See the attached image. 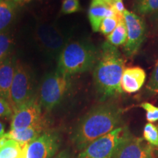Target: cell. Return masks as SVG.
Returning a JSON list of instances; mask_svg holds the SVG:
<instances>
[{
	"label": "cell",
	"mask_w": 158,
	"mask_h": 158,
	"mask_svg": "<svg viewBox=\"0 0 158 158\" xmlns=\"http://www.w3.org/2000/svg\"><path fill=\"white\" fill-rule=\"evenodd\" d=\"M122 109L117 105L106 102L89 110L75 127L71 141L79 151L94 140L118 127L122 121Z\"/></svg>",
	"instance_id": "cell-1"
},
{
	"label": "cell",
	"mask_w": 158,
	"mask_h": 158,
	"mask_svg": "<svg viewBox=\"0 0 158 158\" xmlns=\"http://www.w3.org/2000/svg\"><path fill=\"white\" fill-rule=\"evenodd\" d=\"M99 51L93 80L99 100L104 102L122 92L120 83L125 60L118 48L108 41L102 43Z\"/></svg>",
	"instance_id": "cell-2"
},
{
	"label": "cell",
	"mask_w": 158,
	"mask_h": 158,
	"mask_svg": "<svg viewBox=\"0 0 158 158\" xmlns=\"http://www.w3.org/2000/svg\"><path fill=\"white\" fill-rule=\"evenodd\" d=\"M99 52L100 51L88 41L69 42L59 55L56 71L71 76L90 70L98 61Z\"/></svg>",
	"instance_id": "cell-3"
},
{
	"label": "cell",
	"mask_w": 158,
	"mask_h": 158,
	"mask_svg": "<svg viewBox=\"0 0 158 158\" xmlns=\"http://www.w3.org/2000/svg\"><path fill=\"white\" fill-rule=\"evenodd\" d=\"M132 136L127 127L120 126L90 143L77 158H113L118 148Z\"/></svg>",
	"instance_id": "cell-4"
},
{
	"label": "cell",
	"mask_w": 158,
	"mask_h": 158,
	"mask_svg": "<svg viewBox=\"0 0 158 158\" xmlns=\"http://www.w3.org/2000/svg\"><path fill=\"white\" fill-rule=\"evenodd\" d=\"M72 87L71 76L56 72L47 75L40 89V103L45 110H53L62 102Z\"/></svg>",
	"instance_id": "cell-5"
},
{
	"label": "cell",
	"mask_w": 158,
	"mask_h": 158,
	"mask_svg": "<svg viewBox=\"0 0 158 158\" xmlns=\"http://www.w3.org/2000/svg\"><path fill=\"white\" fill-rule=\"evenodd\" d=\"M35 40L41 51L51 57L59 56L69 43L66 34L52 23H40L35 31Z\"/></svg>",
	"instance_id": "cell-6"
},
{
	"label": "cell",
	"mask_w": 158,
	"mask_h": 158,
	"mask_svg": "<svg viewBox=\"0 0 158 158\" xmlns=\"http://www.w3.org/2000/svg\"><path fill=\"white\" fill-rule=\"evenodd\" d=\"M34 96L32 79L29 69L16 61L8 102L13 112Z\"/></svg>",
	"instance_id": "cell-7"
},
{
	"label": "cell",
	"mask_w": 158,
	"mask_h": 158,
	"mask_svg": "<svg viewBox=\"0 0 158 158\" xmlns=\"http://www.w3.org/2000/svg\"><path fill=\"white\" fill-rule=\"evenodd\" d=\"M127 28V40L124 45V53L128 57L137 54L147 36V25L143 18L125 10L123 13Z\"/></svg>",
	"instance_id": "cell-8"
},
{
	"label": "cell",
	"mask_w": 158,
	"mask_h": 158,
	"mask_svg": "<svg viewBox=\"0 0 158 158\" xmlns=\"http://www.w3.org/2000/svg\"><path fill=\"white\" fill-rule=\"evenodd\" d=\"M62 143V138L58 131L48 130L39 137L26 144L25 158H52Z\"/></svg>",
	"instance_id": "cell-9"
},
{
	"label": "cell",
	"mask_w": 158,
	"mask_h": 158,
	"mask_svg": "<svg viewBox=\"0 0 158 158\" xmlns=\"http://www.w3.org/2000/svg\"><path fill=\"white\" fill-rule=\"evenodd\" d=\"M42 107L37 97L33 96L13 112L10 130H24L38 121L42 116Z\"/></svg>",
	"instance_id": "cell-10"
},
{
	"label": "cell",
	"mask_w": 158,
	"mask_h": 158,
	"mask_svg": "<svg viewBox=\"0 0 158 158\" xmlns=\"http://www.w3.org/2000/svg\"><path fill=\"white\" fill-rule=\"evenodd\" d=\"M155 150L143 138L132 136L118 148L113 158H155Z\"/></svg>",
	"instance_id": "cell-11"
},
{
	"label": "cell",
	"mask_w": 158,
	"mask_h": 158,
	"mask_svg": "<svg viewBox=\"0 0 158 158\" xmlns=\"http://www.w3.org/2000/svg\"><path fill=\"white\" fill-rule=\"evenodd\" d=\"M48 118L45 116H42L38 121L26 129L19 130V131L10 130L8 133H5V135L10 139L14 140L21 145H25L48 130Z\"/></svg>",
	"instance_id": "cell-12"
},
{
	"label": "cell",
	"mask_w": 158,
	"mask_h": 158,
	"mask_svg": "<svg viewBox=\"0 0 158 158\" xmlns=\"http://www.w3.org/2000/svg\"><path fill=\"white\" fill-rule=\"evenodd\" d=\"M147 79V73L141 67L134 66L124 68L122 73L120 87L122 92L133 94L143 87Z\"/></svg>",
	"instance_id": "cell-13"
},
{
	"label": "cell",
	"mask_w": 158,
	"mask_h": 158,
	"mask_svg": "<svg viewBox=\"0 0 158 158\" xmlns=\"http://www.w3.org/2000/svg\"><path fill=\"white\" fill-rule=\"evenodd\" d=\"M115 15V13L108 4L92 0L88 10V19L92 31L94 32L98 31L102 20Z\"/></svg>",
	"instance_id": "cell-14"
},
{
	"label": "cell",
	"mask_w": 158,
	"mask_h": 158,
	"mask_svg": "<svg viewBox=\"0 0 158 158\" xmlns=\"http://www.w3.org/2000/svg\"><path fill=\"white\" fill-rule=\"evenodd\" d=\"M15 63L16 61L13 57H7L0 64V97L7 100H9Z\"/></svg>",
	"instance_id": "cell-15"
},
{
	"label": "cell",
	"mask_w": 158,
	"mask_h": 158,
	"mask_svg": "<svg viewBox=\"0 0 158 158\" xmlns=\"http://www.w3.org/2000/svg\"><path fill=\"white\" fill-rule=\"evenodd\" d=\"M15 5L10 0L0 2V32L12 22L15 16Z\"/></svg>",
	"instance_id": "cell-16"
},
{
	"label": "cell",
	"mask_w": 158,
	"mask_h": 158,
	"mask_svg": "<svg viewBox=\"0 0 158 158\" xmlns=\"http://www.w3.org/2000/svg\"><path fill=\"white\" fill-rule=\"evenodd\" d=\"M127 40V28L124 19L121 20L115 29L107 36V41L117 48L125 44Z\"/></svg>",
	"instance_id": "cell-17"
},
{
	"label": "cell",
	"mask_w": 158,
	"mask_h": 158,
	"mask_svg": "<svg viewBox=\"0 0 158 158\" xmlns=\"http://www.w3.org/2000/svg\"><path fill=\"white\" fill-rule=\"evenodd\" d=\"M24 146L14 140L9 139L0 148V158H20L23 153Z\"/></svg>",
	"instance_id": "cell-18"
},
{
	"label": "cell",
	"mask_w": 158,
	"mask_h": 158,
	"mask_svg": "<svg viewBox=\"0 0 158 158\" xmlns=\"http://www.w3.org/2000/svg\"><path fill=\"white\" fill-rule=\"evenodd\" d=\"M138 15H149L158 12V0H142L133 7Z\"/></svg>",
	"instance_id": "cell-19"
},
{
	"label": "cell",
	"mask_w": 158,
	"mask_h": 158,
	"mask_svg": "<svg viewBox=\"0 0 158 158\" xmlns=\"http://www.w3.org/2000/svg\"><path fill=\"white\" fill-rule=\"evenodd\" d=\"M124 19L123 15H118L116 14L114 16L107 17L102 20V21L100 23L99 31L102 35L107 37L108 35L113 31L117 25L119 23V21Z\"/></svg>",
	"instance_id": "cell-20"
},
{
	"label": "cell",
	"mask_w": 158,
	"mask_h": 158,
	"mask_svg": "<svg viewBox=\"0 0 158 158\" xmlns=\"http://www.w3.org/2000/svg\"><path fill=\"white\" fill-rule=\"evenodd\" d=\"M143 139L154 147H158V126L153 123L145 124L143 131Z\"/></svg>",
	"instance_id": "cell-21"
},
{
	"label": "cell",
	"mask_w": 158,
	"mask_h": 158,
	"mask_svg": "<svg viewBox=\"0 0 158 158\" xmlns=\"http://www.w3.org/2000/svg\"><path fill=\"white\" fill-rule=\"evenodd\" d=\"M12 40L8 34L0 32V64L7 58L11 47Z\"/></svg>",
	"instance_id": "cell-22"
},
{
	"label": "cell",
	"mask_w": 158,
	"mask_h": 158,
	"mask_svg": "<svg viewBox=\"0 0 158 158\" xmlns=\"http://www.w3.org/2000/svg\"><path fill=\"white\" fill-rule=\"evenodd\" d=\"M82 10L80 0H62L61 13L62 14H71Z\"/></svg>",
	"instance_id": "cell-23"
},
{
	"label": "cell",
	"mask_w": 158,
	"mask_h": 158,
	"mask_svg": "<svg viewBox=\"0 0 158 158\" xmlns=\"http://www.w3.org/2000/svg\"><path fill=\"white\" fill-rule=\"evenodd\" d=\"M141 107L146 111V118L149 123L158 121V107L148 102L141 103Z\"/></svg>",
	"instance_id": "cell-24"
},
{
	"label": "cell",
	"mask_w": 158,
	"mask_h": 158,
	"mask_svg": "<svg viewBox=\"0 0 158 158\" xmlns=\"http://www.w3.org/2000/svg\"><path fill=\"white\" fill-rule=\"evenodd\" d=\"M147 88L149 92L158 93V60L147 83Z\"/></svg>",
	"instance_id": "cell-25"
},
{
	"label": "cell",
	"mask_w": 158,
	"mask_h": 158,
	"mask_svg": "<svg viewBox=\"0 0 158 158\" xmlns=\"http://www.w3.org/2000/svg\"><path fill=\"white\" fill-rule=\"evenodd\" d=\"M13 110L8 100L0 97V117L9 118L13 116Z\"/></svg>",
	"instance_id": "cell-26"
},
{
	"label": "cell",
	"mask_w": 158,
	"mask_h": 158,
	"mask_svg": "<svg viewBox=\"0 0 158 158\" xmlns=\"http://www.w3.org/2000/svg\"><path fill=\"white\" fill-rule=\"evenodd\" d=\"M109 5L110 8L115 13V14L123 15L124 12L126 10L122 0H113Z\"/></svg>",
	"instance_id": "cell-27"
},
{
	"label": "cell",
	"mask_w": 158,
	"mask_h": 158,
	"mask_svg": "<svg viewBox=\"0 0 158 158\" xmlns=\"http://www.w3.org/2000/svg\"><path fill=\"white\" fill-rule=\"evenodd\" d=\"M149 19L153 31L158 35V12L149 15Z\"/></svg>",
	"instance_id": "cell-28"
},
{
	"label": "cell",
	"mask_w": 158,
	"mask_h": 158,
	"mask_svg": "<svg viewBox=\"0 0 158 158\" xmlns=\"http://www.w3.org/2000/svg\"><path fill=\"white\" fill-rule=\"evenodd\" d=\"M54 158H73L70 152L68 149L62 150L58 155H56Z\"/></svg>",
	"instance_id": "cell-29"
},
{
	"label": "cell",
	"mask_w": 158,
	"mask_h": 158,
	"mask_svg": "<svg viewBox=\"0 0 158 158\" xmlns=\"http://www.w3.org/2000/svg\"><path fill=\"white\" fill-rule=\"evenodd\" d=\"M5 126L4 124L0 122V138H2L5 135Z\"/></svg>",
	"instance_id": "cell-30"
},
{
	"label": "cell",
	"mask_w": 158,
	"mask_h": 158,
	"mask_svg": "<svg viewBox=\"0 0 158 158\" xmlns=\"http://www.w3.org/2000/svg\"><path fill=\"white\" fill-rule=\"evenodd\" d=\"M97 1H100V2H105V3H107L108 5H110V3H111V2L113 1V0H97Z\"/></svg>",
	"instance_id": "cell-31"
},
{
	"label": "cell",
	"mask_w": 158,
	"mask_h": 158,
	"mask_svg": "<svg viewBox=\"0 0 158 158\" xmlns=\"http://www.w3.org/2000/svg\"><path fill=\"white\" fill-rule=\"evenodd\" d=\"M142 0H133V4H134V5H137L138 3H139L140 2H141Z\"/></svg>",
	"instance_id": "cell-32"
},
{
	"label": "cell",
	"mask_w": 158,
	"mask_h": 158,
	"mask_svg": "<svg viewBox=\"0 0 158 158\" xmlns=\"http://www.w3.org/2000/svg\"><path fill=\"white\" fill-rule=\"evenodd\" d=\"M26 145V144H25ZM25 147V146H24ZM20 158H25V153H24V147H23V155H22V156H21V157Z\"/></svg>",
	"instance_id": "cell-33"
},
{
	"label": "cell",
	"mask_w": 158,
	"mask_h": 158,
	"mask_svg": "<svg viewBox=\"0 0 158 158\" xmlns=\"http://www.w3.org/2000/svg\"><path fill=\"white\" fill-rule=\"evenodd\" d=\"M2 1H4V0H0V2H2Z\"/></svg>",
	"instance_id": "cell-34"
},
{
	"label": "cell",
	"mask_w": 158,
	"mask_h": 158,
	"mask_svg": "<svg viewBox=\"0 0 158 158\" xmlns=\"http://www.w3.org/2000/svg\"><path fill=\"white\" fill-rule=\"evenodd\" d=\"M15 2H17V1H19V0H15Z\"/></svg>",
	"instance_id": "cell-35"
}]
</instances>
